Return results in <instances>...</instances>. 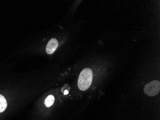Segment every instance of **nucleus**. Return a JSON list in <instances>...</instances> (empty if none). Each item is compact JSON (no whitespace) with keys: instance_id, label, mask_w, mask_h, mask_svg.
<instances>
[{"instance_id":"nucleus-3","label":"nucleus","mask_w":160,"mask_h":120,"mask_svg":"<svg viewBox=\"0 0 160 120\" xmlns=\"http://www.w3.org/2000/svg\"><path fill=\"white\" fill-rule=\"evenodd\" d=\"M59 43L57 39L55 38H52L48 41L46 46V52L48 55L53 54L58 46Z\"/></svg>"},{"instance_id":"nucleus-4","label":"nucleus","mask_w":160,"mask_h":120,"mask_svg":"<svg viewBox=\"0 0 160 120\" xmlns=\"http://www.w3.org/2000/svg\"><path fill=\"white\" fill-rule=\"evenodd\" d=\"M7 103L5 97L0 94V113L4 112L7 108Z\"/></svg>"},{"instance_id":"nucleus-1","label":"nucleus","mask_w":160,"mask_h":120,"mask_svg":"<svg viewBox=\"0 0 160 120\" xmlns=\"http://www.w3.org/2000/svg\"><path fill=\"white\" fill-rule=\"evenodd\" d=\"M93 72L89 68H85L79 75L78 86L81 91H85L89 88L92 81Z\"/></svg>"},{"instance_id":"nucleus-2","label":"nucleus","mask_w":160,"mask_h":120,"mask_svg":"<svg viewBox=\"0 0 160 120\" xmlns=\"http://www.w3.org/2000/svg\"><path fill=\"white\" fill-rule=\"evenodd\" d=\"M160 89V82L157 80H154L145 86L144 91L149 96H154L159 93Z\"/></svg>"},{"instance_id":"nucleus-6","label":"nucleus","mask_w":160,"mask_h":120,"mask_svg":"<svg viewBox=\"0 0 160 120\" xmlns=\"http://www.w3.org/2000/svg\"><path fill=\"white\" fill-rule=\"evenodd\" d=\"M68 93H69V92H68V91H65L64 92V95H67Z\"/></svg>"},{"instance_id":"nucleus-5","label":"nucleus","mask_w":160,"mask_h":120,"mask_svg":"<svg viewBox=\"0 0 160 120\" xmlns=\"http://www.w3.org/2000/svg\"><path fill=\"white\" fill-rule=\"evenodd\" d=\"M55 97L52 95L48 96L45 101V104L47 107H50L52 106L54 102Z\"/></svg>"}]
</instances>
